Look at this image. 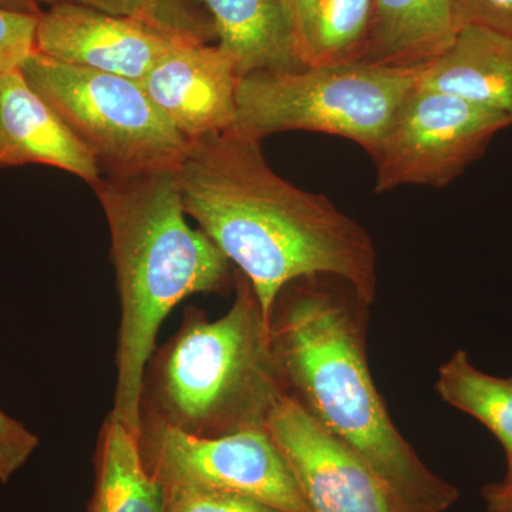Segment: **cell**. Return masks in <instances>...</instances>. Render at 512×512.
Listing matches in <instances>:
<instances>
[{"instance_id":"obj_16","label":"cell","mask_w":512,"mask_h":512,"mask_svg":"<svg viewBox=\"0 0 512 512\" xmlns=\"http://www.w3.org/2000/svg\"><path fill=\"white\" fill-rule=\"evenodd\" d=\"M296 56L303 66L365 60L373 0H282Z\"/></svg>"},{"instance_id":"obj_25","label":"cell","mask_w":512,"mask_h":512,"mask_svg":"<svg viewBox=\"0 0 512 512\" xmlns=\"http://www.w3.org/2000/svg\"><path fill=\"white\" fill-rule=\"evenodd\" d=\"M0 8L16 10V12L35 13V15L42 13V8L37 5L35 0H0Z\"/></svg>"},{"instance_id":"obj_2","label":"cell","mask_w":512,"mask_h":512,"mask_svg":"<svg viewBox=\"0 0 512 512\" xmlns=\"http://www.w3.org/2000/svg\"><path fill=\"white\" fill-rule=\"evenodd\" d=\"M367 308L336 276H303L285 285L269 316L279 376L286 392L362 457L410 512H446L460 493L420 460L373 382Z\"/></svg>"},{"instance_id":"obj_13","label":"cell","mask_w":512,"mask_h":512,"mask_svg":"<svg viewBox=\"0 0 512 512\" xmlns=\"http://www.w3.org/2000/svg\"><path fill=\"white\" fill-rule=\"evenodd\" d=\"M420 83L512 120V39L466 25L446 52L424 67Z\"/></svg>"},{"instance_id":"obj_11","label":"cell","mask_w":512,"mask_h":512,"mask_svg":"<svg viewBox=\"0 0 512 512\" xmlns=\"http://www.w3.org/2000/svg\"><path fill=\"white\" fill-rule=\"evenodd\" d=\"M239 80L237 64L220 46L184 43L164 56L140 84L191 143L231 127Z\"/></svg>"},{"instance_id":"obj_10","label":"cell","mask_w":512,"mask_h":512,"mask_svg":"<svg viewBox=\"0 0 512 512\" xmlns=\"http://www.w3.org/2000/svg\"><path fill=\"white\" fill-rule=\"evenodd\" d=\"M184 40L127 16L63 2L42 10L36 52L56 62L141 82Z\"/></svg>"},{"instance_id":"obj_20","label":"cell","mask_w":512,"mask_h":512,"mask_svg":"<svg viewBox=\"0 0 512 512\" xmlns=\"http://www.w3.org/2000/svg\"><path fill=\"white\" fill-rule=\"evenodd\" d=\"M165 512H281L242 495L198 487H167Z\"/></svg>"},{"instance_id":"obj_18","label":"cell","mask_w":512,"mask_h":512,"mask_svg":"<svg viewBox=\"0 0 512 512\" xmlns=\"http://www.w3.org/2000/svg\"><path fill=\"white\" fill-rule=\"evenodd\" d=\"M436 390L443 402L474 417L497 437L512 464V376L481 372L464 350L441 365Z\"/></svg>"},{"instance_id":"obj_9","label":"cell","mask_w":512,"mask_h":512,"mask_svg":"<svg viewBox=\"0 0 512 512\" xmlns=\"http://www.w3.org/2000/svg\"><path fill=\"white\" fill-rule=\"evenodd\" d=\"M265 427L312 512H410L375 470L292 394L279 396Z\"/></svg>"},{"instance_id":"obj_22","label":"cell","mask_w":512,"mask_h":512,"mask_svg":"<svg viewBox=\"0 0 512 512\" xmlns=\"http://www.w3.org/2000/svg\"><path fill=\"white\" fill-rule=\"evenodd\" d=\"M39 447V437L0 410V483L8 484Z\"/></svg>"},{"instance_id":"obj_1","label":"cell","mask_w":512,"mask_h":512,"mask_svg":"<svg viewBox=\"0 0 512 512\" xmlns=\"http://www.w3.org/2000/svg\"><path fill=\"white\" fill-rule=\"evenodd\" d=\"M185 214L252 285L266 320L285 285L332 275L376 301L377 251L330 198L272 170L261 141L229 131L191 141L177 170Z\"/></svg>"},{"instance_id":"obj_8","label":"cell","mask_w":512,"mask_h":512,"mask_svg":"<svg viewBox=\"0 0 512 512\" xmlns=\"http://www.w3.org/2000/svg\"><path fill=\"white\" fill-rule=\"evenodd\" d=\"M138 441L144 463L164 488H207L281 512H312L266 429L197 437L143 420Z\"/></svg>"},{"instance_id":"obj_26","label":"cell","mask_w":512,"mask_h":512,"mask_svg":"<svg viewBox=\"0 0 512 512\" xmlns=\"http://www.w3.org/2000/svg\"><path fill=\"white\" fill-rule=\"evenodd\" d=\"M500 484L504 485V487L512 488V464L507 467V474H505V478Z\"/></svg>"},{"instance_id":"obj_14","label":"cell","mask_w":512,"mask_h":512,"mask_svg":"<svg viewBox=\"0 0 512 512\" xmlns=\"http://www.w3.org/2000/svg\"><path fill=\"white\" fill-rule=\"evenodd\" d=\"M464 28L458 0H373L367 62L424 67Z\"/></svg>"},{"instance_id":"obj_23","label":"cell","mask_w":512,"mask_h":512,"mask_svg":"<svg viewBox=\"0 0 512 512\" xmlns=\"http://www.w3.org/2000/svg\"><path fill=\"white\" fill-rule=\"evenodd\" d=\"M464 26L473 25L512 39V0H458Z\"/></svg>"},{"instance_id":"obj_6","label":"cell","mask_w":512,"mask_h":512,"mask_svg":"<svg viewBox=\"0 0 512 512\" xmlns=\"http://www.w3.org/2000/svg\"><path fill=\"white\" fill-rule=\"evenodd\" d=\"M23 76L96 161L101 177L177 171L190 141L165 119L140 82L33 53Z\"/></svg>"},{"instance_id":"obj_3","label":"cell","mask_w":512,"mask_h":512,"mask_svg":"<svg viewBox=\"0 0 512 512\" xmlns=\"http://www.w3.org/2000/svg\"><path fill=\"white\" fill-rule=\"evenodd\" d=\"M93 190L109 224L120 301L110 416L140 436L144 372L165 318L188 296L235 286V269L185 220L177 171L101 177Z\"/></svg>"},{"instance_id":"obj_21","label":"cell","mask_w":512,"mask_h":512,"mask_svg":"<svg viewBox=\"0 0 512 512\" xmlns=\"http://www.w3.org/2000/svg\"><path fill=\"white\" fill-rule=\"evenodd\" d=\"M39 16L0 8V74L22 70L36 53Z\"/></svg>"},{"instance_id":"obj_5","label":"cell","mask_w":512,"mask_h":512,"mask_svg":"<svg viewBox=\"0 0 512 512\" xmlns=\"http://www.w3.org/2000/svg\"><path fill=\"white\" fill-rule=\"evenodd\" d=\"M424 67L359 60L248 74L239 80L237 109L227 131L261 143L285 131H311L346 138L372 156L419 86Z\"/></svg>"},{"instance_id":"obj_15","label":"cell","mask_w":512,"mask_h":512,"mask_svg":"<svg viewBox=\"0 0 512 512\" xmlns=\"http://www.w3.org/2000/svg\"><path fill=\"white\" fill-rule=\"evenodd\" d=\"M208 13L217 45L237 64L239 79L303 69L282 0H194Z\"/></svg>"},{"instance_id":"obj_4","label":"cell","mask_w":512,"mask_h":512,"mask_svg":"<svg viewBox=\"0 0 512 512\" xmlns=\"http://www.w3.org/2000/svg\"><path fill=\"white\" fill-rule=\"evenodd\" d=\"M235 299L221 318L185 309L173 338L146 367L141 421L197 437L266 429L276 400L286 392L258 296L235 271Z\"/></svg>"},{"instance_id":"obj_17","label":"cell","mask_w":512,"mask_h":512,"mask_svg":"<svg viewBox=\"0 0 512 512\" xmlns=\"http://www.w3.org/2000/svg\"><path fill=\"white\" fill-rule=\"evenodd\" d=\"M89 512H165L163 484L144 463L138 436L110 414L99 434Z\"/></svg>"},{"instance_id":"obj_7","label":"cell","mask_w":512,"mask_h":512,"mask_svg":"<svg viewBox=\"0 0 512 512\" xmlns=\"http://www.w3.org/2000/svg\"><path fill=\"white\" fill-rule=\"evenodd\" d=\"M512 120L419 84L397 111L375 153V192L406 187L446 188L484 156Z\"/></svg>"},{"instance_id":"obj_24","label":"cell","mask_w":512,"mask_h":512,"mask_svg":"<svg viewBox=\"0 0 512 512\" xmlns=\"http://www.w3.org/2000/svg\"><path fill=\"white\" fill-rule=\"evenodd\" d=\"M484 500L490 512H512V488L500 483L484 487Z\"/></svg>"},{"instance_id":"obj_12","label":"cell","mask_w":512,"mask_h":512,"mask_svg":"<svg viewBox=\"0 0 512 512\" xmlns=\"http://www.w3.org/2000/svg\"><path fill=\"white\" fill-rule=\"evenodd\" d=\"M42 164L99 183L89 151L23 76L0 74V168Z\"/></svg>"},{"instance_id":"obj_19","label":"cell","mask_w":512,"mask_h":512,"mask_svg":"<svg viewBox=\"0 0 512 512\" xmlns=\"http://www.w3.org/2000/svg\"><path fill=\"white\" fill-rule=\"evenodd\" d=\"M52 6L70 2L146 22L188 43H210L217 39L208 13L192 0H35Z\"/></svg>"}]
</instances>
